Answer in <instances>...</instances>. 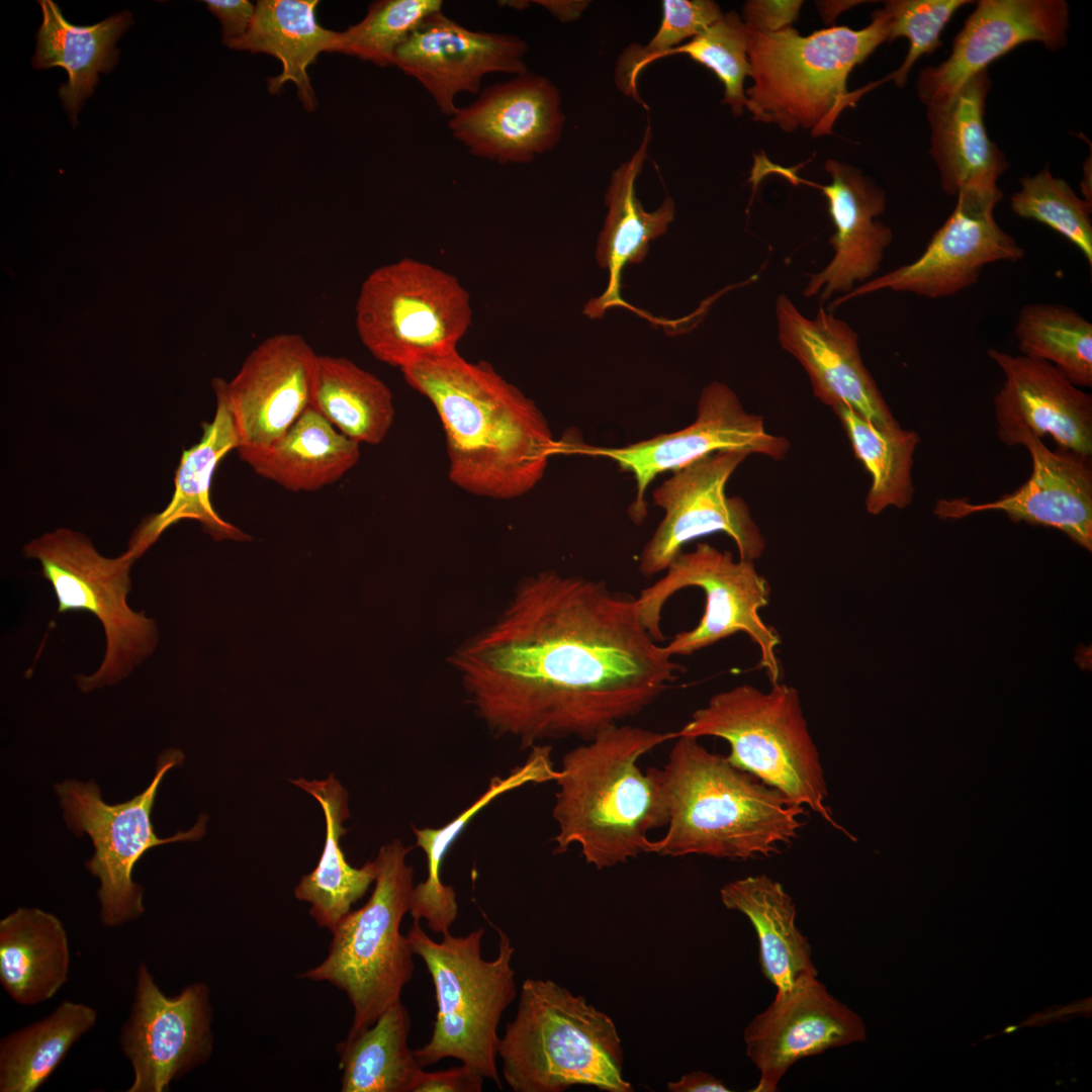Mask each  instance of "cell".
I'll use <instances>...</instances> for the list:
<instances>
[{
  "label": "cell",
  "mask_w": 1092,
  "mask_h": 1092,
  "mask_svg": "<svg viewBox=\"0 0 1092 1092\" xmlns=\"http://www.w3.org/2000/svg\"><path fill=\"white\" fill-rule=\"evenodd\" d=\"M69 970L68 935L57 916L20 907L0 920V983L13 1001L33 1006L50 1000Z\"/></svg>",
  "instance_id": "obj_32"
},
{
  "label": "cell",
  "mask_w": 1092,
  "mask_h": 1092,
  "mask_svg": "<svg viewBox=\"0 0 1092 1092\" xmlns=\"http://www.w3.org/2000/svg\"><path fill=\"white\" fill-rule=\"evenodd\" d=\"M686 55L712 71L724 86L723 103L735 116L745 108L744 80L750 76L748 31L741 18L730 11L701 33L668 53Z\"/></svg>",
  "instance_id": "obj_45"
},
{
  "label": "cell",
  "mask_w": 1092,
  "mask_h": 1092,
  "mask_svg": "<svg viewBox=\"0 0 1092 1092\" xmlns=\"http://www.w3.org/2000/svg\"><path fill=\"white\" fill-rule=\"evenodd\" d=\"M495 929L498 942L493 960L481 954L483 928L463 936L447 932L436 941L414 919L406 936L430 973L437 1003L431 1038L414 1051L418 1063L424 1068L453 1058L500 1088L497 1028L517 997V987L512 967L515 947L506 932Z\"/></svg>",
  "instance_id": "obj_8"
},
{
  "label": "cell",
  "mask_w": 1092,
  "mask_h": 1092,
  "mask_svg": "<svg viewBox=\"0 0 1092 1092\" xmlns=\"http://www.w3.org/2000/svg\"><path fill=\"white\" fill-rule=\"evenodd\" d=\"M97 1022L95 1008L64 1000L47 1017L0 1041V1092H34Z\"/></svg>",
  "instance_id": "obj_39"
},
{
  "label": "cell",
  "mask_w": 1092,
  "mask_h": 1092,
  "mask_svg": "<svg viewBox=\"0 0 1092 1092\" xmlns=\"http://www.w3.org/2000/svg\"><path fill=\"white\" fill-rule=\"evenodd\" d=\"M719 5L712 0H664L662 18L654 36L646 43H631L619 56L615 66V83L626 96L644 108L638 92L639 76L649 64L692 39L721 15Z\"/></svg>",
  "instance_id": "obj_44"
},
{
  "label": "cell",
  "mask_w": 1092,
  "mask_h": 1092,
  "mask_svg": "<svg viewBox=\"0 0 1092 1092\" xmlns=\"http://www.w3.org/2000/svg\"><path fill=\"white\" fill-rule=\"evenodd\" d=\"M290 783L318 802L326 821V839L318 863L300 879L294 895L310 904L309 914L320 927L332 930L375 882L377 863L374 859L354 868L344 855L340 839L347 832L343 823L350 816L348 793L333 774L325 780L299 778Z\"/></svg>",
  "instance_id": "obj_35"
},
{
  "label": "cell",
  "mask_w": 1092,
  "mask_h": 1092,
  "mask_svg": "<svg viewBox=\"0 0 1092 1092\" xmlns=\"http://www.w3.org/2000/svg\"><path fill=\"white\" fill-rule=\"evenodd\" d=\"M866 1039L861 1018L817 977L777 991L743 1032L747 1057L759 1072L752 1092H776L798 1061Z\"/></svg>",
  "instance_id": "obj_18"
},
{
  "label": "cell",
  "mask_w": 1092,
  "mask_h": 1092,
  "mask_svg": "<svg viewBox=\"0 0 1092 1092\" xmlns=\"http://www.w3.org/2000/svg\"><path fill=\"white\" fill-rule=\"evenodd\" d=\"M216 410L211 422L202 423V436L182 451L174 476V491L168 505L146 517L133 531L127 552L136 560L171 526L182 520L199 522L215 541L247 539L240 529L223 520L211 504L210 488L220 461L239 447L235 423L223 395L213 389Z\"/></svg>",
  "instance_id": "obj_27"
},
{
  "label": "cell",
  "mask_w": 1092,
  "mask_h": 1092,
  "mask_svg": "<svg viewBox=\"0 0 1092 1092\" xmlns=\"http://www.w3.org/2000/svg\"><path fill=\"white\" fill-rule=\"evenodd\" d=\"M747 31L752 84L745 90V108L752 119L822 136L832 134L840 113L869 92L867 86L848 92L847 78L888 41V18L879 9L860 29L836 25L809 35L792 26Z\"/></svg>",
  "instance_id": "obj_5"
},
{
  "label": "cell",
  "mask_w": 1092,
  "mask_h": 1092,
  "mask_svg": "<svg viewBox=\"0 0 1092 1092\" xmlns=\"http://www.w3.org/2000/svg\"><path fill=\"white\" fill-rule=\"evenodd\" d=\"M317 355L303 337H268L245 359L232 381L214 378L239 437V449L279 440L310 405Z\"/></svg>",
  "instance_id": "obj_19"
},
{
  "label": "cell",
  "mask_w": 1092,
  "mask_h": 1092,
  "mask_svg": "<svg viewBox=\"0 0 1092 1092\" xmlns=\"http://www.w3.org/2000/svg\"><path fill=\"white\" fill-rule=\"evenodd\" d=\"M775 315L781 347L804 368L823 404L849 407L879 425L899 423L863 363L858 335L847 323L823 306L807 317L783 293L777 296Z\"/></svg>",
  "instance_id": "obj_24"
},
{
  "label": "cell",
  "mask_w": 1092,
  "mask_h": 1092,
  "mask_svg": "<svg viewBox=\"0 0 1092 1092\" xmlns=\"http://www.w3.org/2000/svg\"><path fill=\"white\" fill-rule=\"evenodd\" d=\"M528 3H529L528 1H520V0H517V1H499L498 2V4L500 6L513 7L515 9H525L529 5Z\"/></svg>",
  "instance_id": "obj_52"
},
{
  "label": "cell",
  "mask_w": 1092,
  "mask_h": 1092,
  "mask_svg": "<svg viewBox=\"0 0 1092 1092\" xmlns=\"http://www.w3.org/2000/svg\"><path fill=\"white\" fill-rule=\"evenodd\" d=\"M957 197L951 214L915 261L858 285L830 307L886 289L926 298L952 296L974 285L985 266L1023 259L1024 250L994 217L1002 199L998 186H968Z\"/></svg>",
  "instance_id": "obj_15"
},
{
  "label": "cell",
  "mask_w": 1092,
  "mask_h": 1092,
  "mask_svg": "<svg viewBox=\"0 0 1092 1092\" xmlns=\"http://www.w3.org/2000/svg\"><path fill=\"white\" fill-rule=\"evenodd\" d=\"M259 476L290 491H316L341 479L360 459V444L308 406L275 443L239 449Z\"/></svg>",
  "instance_id": "obj_31"
},
{
  "label": "cell",
  "mask_w": 1092,
  "mask_h": 1092,
  "mask_svg": "<svg viewBox=\"0 0 1092 1092\" xmlns=\"http://www.w3.org/2000/svg\"><path fill=\"white\" fill-rule=\"evenodd\" d=\"M974 3L969 0H890L882 8L888 18V41L905 37L909 49L902 65L884 82L893 81L903 87L919 58L935 52L941 44V33L956 12Z\"/></svg>",
  "instance_id": "obj_46"
},
{
  "label": "cell",
  "mask_w": 1092,
  "mask_h": 1092,
  "mask_svg": "<svg viewBox=\"0 0 1092 1092\" xmlns=\"http://www.w3.org/2000/svg\"><path fill=\"white\" fill-rule=\"evenodd\" d=\"M208 10L220 21L222 43L242 38L249 30L256 10V4L248 0H206Z\"/></svg>",
  "instance_id": "obj_49"
},
{
  "label": "cell",
  "mask_w": 1092,
  "mask_h": 1092,
  "mask_svg": "<svg viewBox=\"0 0 1092 1092\" xmlns=\"http://www.w3.org/2000/svg\"><path fill=\"white\" fill-rule=\"evenodd\" d=\"M664 571L663 576L635 598L639 618L657 642L664 639L662 612L672 596L687 587H698L706 599L697 626L677 633L664 645L671 656H690L743 633L758 647L759 666L770 684L781 681L782 668L777 655L781 636L759 615L769 603L771 589L754 561L735 559L731 552L701 542L694 550L680 552Z\"/></svg>",
  "instance_id": "obj_12"
},
{
  "label": "cell",
  "mask_w": 1092,
  "mask_h": 1092,
  "mask_svg": "<svg viewBox=\"0 0 1092 1092\" xmlns=\"http://www.w3.org/2000/svg\"><path fill=\"white\" fill-rule=\"evenodd\" d=\"M184 760L181 750L170 748L157 759L151 784L139 795L119 804H108L93 782L66 780L55 791L64 818L77 836L88 834L93 856L85 862L100 886V921L107 927L121 926L145 913L144 889L133 881L135 863L152 847L176 841H195L206 831L207 816L201 814L187 831L160 838L152 822V811L164 776Z\"/></svg>",
  "instance_id": "obj_13"
},
{
  "label": "cell",
  "mask_w": 1092,
  "mask_h": 1092,
  "mask_svg": "<svg viewBox=\"0 0 1092 1092\" xmlns=\"http://www.w3.org/2000/svg\"><path fill=\"white\" fill-rule=\"evenodd\" d=\"M1007 446H1024L1031 458L1029 478L998 499L973 504L965 498L937 499L934 515L942 520L999 511L1013 523L1059 529L1086 550H1092V466L1088 456L1052 451L1036 435L1021 431Z\"/></svg>",
  "instance_id": "obj_23"
},
{
  "label": "cell",
  "mask_w": 1092,
  "mask_h": 1092,
  "mask_svg": "<svg viewBox=\"0 0 1092 1092\" xmlns=\"http://www.w3.org/2000/svg\"><path fill=\"white\" fill-rule=\"evenodd\" d=\"M672 657L642 624L635 598L544 570L524 577L451 663L487 728L531 748L586 741L641 714L684 671Z\"/></svg>",
  "instance_id": "obj_1"
},
{
  "label": "cell",
  "mask_w": 1092,
  "mask_h": 1092,
  "mask_svg": "<svg viewBox=\"0 0 1092 1092\" xmlns=\"http://www.w3.org/2000/svg\"><path fill=\"white\" fill-rule=\"evenodd\" d=\"M484 1079L479 1072L465 1064L443 1071L423 1070L413 1092H480Z\"/></svg>",
  "instance_id": "obj_48"
},
{
  "label": "cell",
  "mask_w": 1092,
  "mask_h": 1092,
  "mask_svg": "<svg viewBox=\"0 0 1092 1092\" xmlns=\"http://www.w3.org/2000/svg\"><path fill=\"white\" fill-rule=\"evenodd\" d=\"M527 43L519 36L469 29L443 10L429 15L397 50L394 66L415 78L441 113L451 117L463 92L478 94L491 73H528Z\"/></svg>",
  "instance_id": "obj_22"
},
{
  "label": "cell",
  "mask_w": 1092,
  "mask_h": 1092,
  "mask_svg": "<svg viewBox=\"0 0 1092 1092\" xmlns=\"http://www.w3.org/2000/svg\"><path fill=\"white\" fill-rule=\"evenodd\" d=\"M1069 5L1064 0H980L956 35L951 52L919 73L916 88L926 108L941 106L974 76L1025 42L1050 51L1067 43Z\"/></svg>",
  "instance_id": "obj_20"
},
{
  "label": "cell",
  "mask_w": 1092,
  "mask_h": 1092,
  "mask_svg": "<svg viewBox=\"0 0 1092 1092\" xmlns=\"http://www.w3.org/2000/svg\"><path fill=\"white\" fill-rule=\"evenodd\" d=\"M544 7L559 21L568 22L577 19L588 5V1L572 0H537L533 1Z\"/></svg>",
  "instance_id": "obj_51"
},
{
  "label": "cell",
  "mask_w": 1092,
  "mask_h": 1092,
  "mask_svg": "<svg viewBox=\"0 0 1092 1092\" xmlns=\"http://www.w3.org/2000/svg\"><path fill=\"white\" fill-rule=\"evenodd\" d=\"M992 86L988 71L970 79L947 103L926 108L930 155L941 190L957 196L968 186L994 187L1008 168L1004 153L985 125V104Z\"/></svg>",
  "instance_id": "obj_28"
},
{
  "label": "cell",
  "mask_w": 1092,
  "mask_h": 1092,
  "mask_svg": "<svg viewBox=\"0 0 1092 1092\" xmlns=\"http://www.w3.org/2000/svg\"><path fill=\"white\" fill-rule=\"evenodd\" d=\"M411 1018L401 1001L337 1045L343 1092H413L423 1071L407 1044Z\"/></svg>",
  "instance_id": "obj_38"
},
{
  "label": "cell",
  "mask_w": 1092,
  "mask_h": 1092,
  "mask_svg": "<svg viewBox=\"0 0 1092 1092\" xmlns=\"http://www.w3.org/2000/svg\"><path fill=\"white\" fill-rule=\"evenodd\" d=\"M731 450L781 461L790 450V442L768 433L763 418L747 412L735 391L718 381L703 388L695 421L680 430L621 447L577 449L582 454L609 458L633 475L636 495L632 513L638 519L646 515L645 493L657 476L710 454Z\"/></svg>",
  "instance_id": "obj_16"
},
{
  "label": "cell",
  "mask_w": 1092,
  "mask_h": 1092,
  "mask_svg": "<svg viewBox=\"0 0 1092 1092\" xmlns=\"http://www.w3.org/2000/svg\"><path fill=\"white\" fill-rule=\"evenodd\" d=\"M720 899L752 924L761 972L777 991L817 977L811 944L796 925V905L781 883L764 874L748 876L725 884Z\"/></svg>",
  "instance_id": "obj_30"
},
{
  "label": "cell",
  "mask_w": 1092,
  "mask_h": 1092,
  "mask_svg": "<svg viewBox=\"0 0 1092 1092\" xmlns=\"http://www.w3.org/2000/svg\"><path fill=\"white\" fill-rule=\"evenodd\" d=\"M676 732L629 724L600 730L564 754L555 780L554 853L578 845L586 863L609 869L646 852L649 833L667 823L659 768L638 762Z\"/></svg>",
  "instance_id": "obj_3"
},
{
  "label": "cell",
  "mask_w": 1092,
  "mask_h": 1092,
  "mask_svg": "<svg viewBox=\"0 0 1092 1092\" xmlns=\"http://www.w3.org/2000/svg\"><path fill=\"white\" fill-rule=\"evenodd\" d=\"M853 454L871 476L864 507L877 516L894 507L905 509L913 502V456L920 443L914 430L875 424L846 406L832 408Z\"/></svg>",
  "instance_id": "obj_40"
},
{
  "label": "cell",
  "mask_w": 1092,
  "mask_h": 1092,
  "mask_svg": "<svg viewBox=\"0 0 1092 1092\" xmlns=\"http://www.w3.org/2000/svg\"><path fill=\"white\" fill-rule=\"evenodd\" d=\"M557 776L552 747L536 744L523 764L514 767L506 777L491 778L486 790L446 825L441 828L413 827L417 846L426 854L428 872L426 880L415 885L412 892L408 912L413 918L425 919L433 932H450L458 915V904L454 888L441 881L440 870L453 842L471 819L498 796L527 784L555 782Z\"/></svg>",
  "instance_id": "obj_34"
},
{
  "label": "cell",
  "mask_w": 1092,
  "mask_h": 1092,
  "mask_svg": "<svg viewBox=\"0 0 1092 1092\" xmlns=\"http://www.w3.org/2000/svg\"><path fill=\"white\" fill-rule=\"evenodd\" d=\"M38 3L42 23L31 62L35 69L61 67L68 72L69 80L59 94L75 125L83 102L98 83V73H107L116 64L119 51L115 42L132 22L131 15L124 11L96 24L79 26L65 19L55 2Z\"/></svg>",
  "instance_id": "obj_36"
},
{
  "label": "cell",
  "mask_w": 1092,
  "mask_h": 1092,
  "mask_svg": "<svg viewBox=\"0 0 1092 1092\" xmlns=\"http://www.w3.org/2000/svg\"><path fill=\"white\" fill-rule=\"evenodd\" d=\"M1010 207L1016 215L1060 234L1092 265V204L1065 180L1053 176L1049 167L1020 180L1019 190L1010 197Z\"/></svg>",
  "instance_id": "obj_43"
},
{
  "label": "cell",
  "mask_w": 1092,
  "mask_h": 1092,
  "mask_svg": "<svg viewBox=\"0 0 1092 1092\" xmlns=\"http://www.w3.org/2000/svg\"><path fill=\"white\" fill-rule=\"evenodd\" d=\"M1004 375L994 396L997 436L1005 445L1017 433L1050 436L1058 448L1092 455V397L1052 364L989 349Z\"/></svg>",
  "instance_id": "obj_26"
},
{
  "label": "cell",
  "mask_w": 1092,
  "mask_h": 1092,
  "mask_svg": "<svg viewBox=\"0 0 1092 1092\" xmlns=\"http://www.w3.org/2000/svg\"><path fill=\"white\" fill-rule=\"evenodd\" d=\"M355 324L364 347L399 370L457 350L470 328V295L452 274L404 258L363 281Z\"/></svg>",
  "instance_id": "obj_11"
},
{
  "label": "cell",
  "mask_w": 1092,
  "mask_h": 1092,
  "mask_svg": "<svg viewBox=\"0 0 1092 1092\" xmlns=\"http://www.w3.org/2000/svg\"><path fill=\"white\" fill-rule=\"evenodd\" d=\"M441 0H380L365 17L339 32L335 53L379 67L394 66L397 50L429 15L442 10Z\"/></svg>",
  "instance_id": "obj_42"
},
{
  "label": "cell",
  "mask_w": 1092,
  "mask_h": 1092,
  "mask_svg": "<svg viewBox=\"0 0 1092 1092\" xmlns=\"http://www.w3.org/2000/svg\"><path fill=\"white\" fill-rule=\"evenodd\" d=\"M651 138V126L647 124L638 149L613 172L606 192L608 212L599 235L596 256L599 265L608 269L609 282L605 292L584 307V313L593 318L601 317L611 305L622 303L620 288L624 267L640 263L648 253L649 243L665 234L674 218L675 208L670 197H666L657 209L647 211L636 196V179L648 157Z\"/></svg>",
  "instance_id": "obj_29"
},
{
  "label": "cell",
  "mask_w": 1092,
  "mask_h": 1092,
  "mask_svg": "<svg viewBox=\"0 0 1092 1092\" xmlns=\"http://www.w3.org/2000/svg\"><path fill=\"white\" fill-rule=\"evenodd\" d=\"M824 167L831 177L828 185L794 179L821 190L835 229L829 240L834 251L831 260L808 275L803 290L805 297L818 295L821 302L836 293L846 295L857 283L873 279L893 242L891 228L878 219L886 209L885 191L851 165L828 159Z\"/></svg>",
  "instance_id": "obj_25"
},
{
  "label": "cell",
  "mask_w": 1092,
  "mask_h": 1092,
  "mask_svg": "<svg viewBox=\"0 0 1092 1092\" xmlns=\"http://www.w3.org/2000/svg\"><path fill=\"white\" fill-rule=\"evenodd\" d=\"M671 1092H729L730 1089L718 1078L703 1071H693L678 1080L668 1082Z\"/></svg>",
  "instance_id": "obj_50"
},
{
  "label": "cell",
  "mask_w": 1092,
  "mask_h": 1092,
  "mask_svg": "<svg viewBox=\"0 0 1092 1092\" xmlns=\"http://www.w3.org/2000/svg\"><path fill=\"white\" fill-rule=\"evenodd\" d=\"M410 850L399 839L380 847L369 900L331 930L327 958L299 975L328 982L347 995L353 1008L347 1037L368 1028L401 1001L403 987L413 978L415 953L407 936L400 932L415 887L414 868L406 862Z\"/></svg>",
  "instance_id": "obj_9"
},
{
  "label": "cell",
  "mask_w": 1092,
  "mask_h": 1092,
  "mask_svg": "<svg viewBox=\"0 0 1092 1092\" xmlns=\"http://www.w3.org/2000/svg\"><path fill=\"white\" fill-rule=\"evenodd\" d=\"M316 0H259L248 32L228 44L238 51L263 53L282 64V72L268 78V91L277 94L286 82L296 86L307 111L317 106L307 68L323 53H335L338 31L321 26Z\"/></svg>",
  "instance_id": "obj_33"
},
{
  "label": "cell",
  "mask_w": 1092,
  "mask_h": 1092,
  "mask_svg": "<svg viewBox=\"0 0 1092 1092\" xmlns=\"http://www.w3.org/2000/svg\"><path fill=\"white\" fill-rule=\"evenodd\" d=\"M400 371L440 419L453 484L473 495L513 499L540 482L556 451L548 422L490 364L455 350Z\"/></svg>",
  "instance_id": "obj_2"
},
{
  "label": "cell",
  "mask_w": 1092,
  "mask_h": 1092,
  "mask_svg": "<svg viewBox=\"0 0 1092 1092\" xmlns=\"http://www.w3.org/2000/svg\"><path fill=\"white\" fill-rule=\"evenodd\" d=\"M1014 333L1020 355L1055 366L1078 387L1092 386V324L1070 306L1027 303Z\"/></svg>",
  "instance_id": "obj_41"
},
{
  "label": "cell",
  "mask_w": 1092,
  "mask_h": 1092,
  "mask_svg": "<svg viewBox=\"0 0 1092 1092\" xmlns=\"http://www.w3.org/2000/svg\"><path fill=\"white\" fill-rule=\"evenodd\" d=\"M210 991L196 982L167 996L145 963L138 967L131 1008L119 1035L133 1081L127 1092H165L205 1064L213 1050Z\"/></svg>",
  "instance_id": "obj_17"
},
{
  "label": "cell",
  "mask_w": 1092,
  "mask_h": 1092,
  "mask_svg": "<svg viewBox=\"0 0 1092 1092\" xmlns=\"http://www.w3.org/2000/svg\"><path fill=\"white\" fill-rule=\"evenodd\" d=\"M564 124L557 86L529 72L483 88L448 121L471 155L503 165L527 164L551 151Z\"/></svg>",
  "instance_id": "obj_21"
},
{
  "label": "cell",
  "mask_w": 1092,
  "mask_h": 1092,
  "mask_svg": "<svg viewBox=\"0 0 1092 1092\" xmlns=\"http://www.w3.org/2000/svg\"><path fill=\"white\" fill-rule=\"evenodd\" d=\"M498 1057L515 1092H562L576 1085L633 1091L623 1076V1046L612 1018L551 980L523 982Z\"/></svg>",
  "instance_id": "obj_6"
},
{
  "label": "cell",
  "mask_w": 1092,
  "mask_h": 1092,
  "mask_svg": "<svg viewBox=\"0 0 1092 1092\" xmlns=\"http://www.w3.org/2000/svg\"><path fill=\"white\" fill-rule=\"evenodd\" d=\"M802 1L751 0L743 5L741 18L748 30L777 32L798 19Z\"/></svg>",
  "instance_id": "obj_47"
},
{
  "label": "cell",
  "mask_w": 1092,
  "mask_h": 1092,
  "mask_svg": "<svg viewBox=\"0 0 1092 1092\" xmlns=\"http://www.w3.org/2000/svg\"><path fill=\"white\" fill-rule=\"evenodd\" d=\"M309 406L358 444H380L395 417L389 387L340 356L317 355Z\"/></svg>",
  "instance_id": "obj_37"
},
{
  "label": "cell",
  "mask_w": 1092,
  "mask_h": 1092,
  "mask_svg": "<svg viewBox=\"0 0 1092 1092\" xmlns=\"http://www.w3.org/2000/svg\"><path fill=\"white\" fill-rule=\"evenodd\" d=\"M660 770L666 831L646 852L716 858L768 857L804 826L806 808L707 749L678 736Z\"/></svg>",
  "instance_id": "obj_4"
},
{
  "label": "cell",
  "mask_w": 1092,
  "mask_h": 1092,
  "mask_svg": "<svg viewBox=\"0 0 1092 1092\" xmlns=\"http://www.w3.org/2000/svg\"><path fill=\"white\" fill-rule=\"evenodd\" d=\"M748 456L736 450L710 454L674 471L654 490L653 503L664 515L641 551L643 576L664 571L685 545L715 533L730 537L741 559L755 562L763 555L766 540L748 505L726 493L728 480Z\"/></svg>",
  "instance_id": "obj_14"
},
{
  "label": "cell",
  "mask_w": 1092,
  "mask_h": 1092,
  "mask_svg": "<svg viewBox=\"0 0 1092 1092\" xmlns=\"http://www.w3.org/2000/svg\"><path fill=\"white\" fill-rule=\"evenodd\" d=\"M22 552L39 562L59 614L85 611L102 625L106 644L99 667L76 676L83 693L119 684L154 654L159 644L157 621L127 604L135 561L127 551L106 557L85 534L58 528L27 542Z\"/></svg>",
  "instance_id": "obj_10"
},
{
  "label": "cell",
  "mask_w": 1092,
  "mask_h": 1092,
  "mask_svg": "<svg viewBox=\"0 0 1092 1092\" xmlns=\"http://www.w3.org/2000/svg\"><path fill=\"white\" fill-rule=\"evenodd\" d=\"M678 736L725 740L731 763L853 839L827 804L820 753L794 687L779 681L762 691L743 684L719 692L693 712Z\"/></svg>",
  "instance_id": "obj_7"
}]
</instances>
